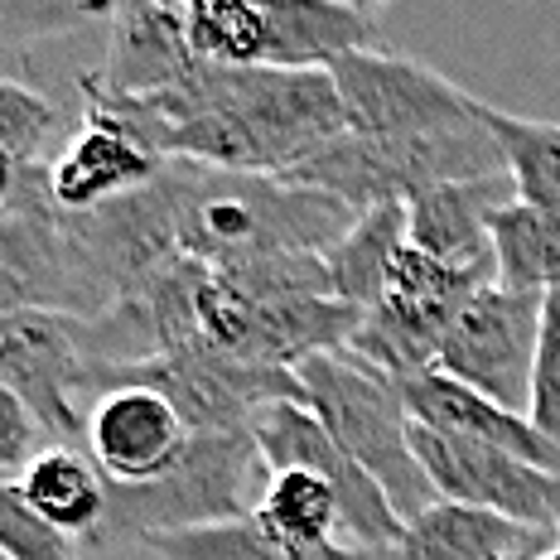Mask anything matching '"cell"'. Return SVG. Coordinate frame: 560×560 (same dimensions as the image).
Returning a JSON list of instances; mask_svg holds the SVG:
<instances>
[{"mask_svg": "<svg viewBox=\"0 0 560 560\" xmlns=\"http://www.w3.org/2000/svg\"><path fill=\"white\" fill-rule=\"evenodd\" d=\"M10 310H58L78 319L112 310L73 213L49 198L44 165H30L20 189L0 203V314Z\"/></svg>", "mask_w": 560, "mask_h": 560, "instance_id": "obj_4", "label": "cell"}, {"mask_svg": "<svg viewBox=\"0 0 560 560\" xmlns=\"http://www.w3.org/2000/svg\"><path fill=\"white\" fill-rule=\"evenodd\" d=\"M493 271H474V266H450L435 256L416 252L411 242L396 256L387 285H382L377 305L363 310L353 334V353L368 358L372 368L392 372L396 382L416 377V372L435 368V353L445 343L454 314L474 290L493 285Z\"/></svg>", "mask_w": 560, "mask_h": 560, "instance_id": "obj_5", "label": "cell"}, {"mask_svg": "<svg viewBox=\"0 0 560 560\" xmlns=\"http://www.w3.org/2000/svg\"><path fill=\"white\" fill-rule=\"evenodd\" d=\"M300 382V396L324 430L353 454L372 474V483L387 493L392 512L401 527L420 508L435 503V488L420 474L411 450V411L401 401V382L392 372L372 368L353 348H334V353H314L305 363L290 368Z\"/></svg>", "mask_w": 560, "mask_h": 560, "instance_id": "obj_2", "label": "cell"}, {"mask_svg": "<svg viewBox=\"0 0 560 560\" xmlns=\"http://www.w3.org/2000/svg\"><path fill=\"white\" fill-rule=\"evenodd\" d=\"M116 382L160 392L194 435H223V430H252V420L276 401H305L295 372L285 368H252L203 343L165 348L155 358H140L126 368L92 372L88 392H107Z\"/></svg>", "mask_w": 560, "mask_h": 560, "instance_id": "obj_6", "label": "cell"}, {"mask_svg": "<svg viewBox=\"0 0 560 560\" xmlns=\"http://www.w3.org/2000/svg\"><path fill=\"white\" fill-rule=\"evenodd\" d=\"M194 430L160 392L116 382L97 392L83 416V450L112 488H140L165 478L184 459Z\"/></svg>", "mask_w": 560, "mask_h": 560, "instance_id": "obj_12", "label": "cell"}, {"mask_svg": "<svg viewBox=\"0 0 560 560\" xmlns=\"http://www.w3.org/2000/svg\"><path fill=\"white\" fill-rule=\"evenodd\" d=\"M25 170H30V165H20V160L10 155V150H0V203H5V198L20 189V179H25Z\"/></svg>", "mask_w": 560, "mask_h": 560, "instance_id": "obj_30", "label": "cell"}, {"mask_svg": "<svg viewBox=\"0 0 560 560\" xmlns=\"http://www.w3.org/2000/svg\"><path fill=\"white\" fill-rule=\"evenodd\" d=\"M401 401H406V411H411L416 425L478 440V445H498V450L522 454V459H532V464H541V469L560 474V450L532 425L527 416H517V411H508V406L488 401V396H478L474 387L445 377V372L430 368V372L406 377L401 382Z\"/></svg>", "mask_w": 560, "mask_h": 560, "instance_id": "obj_15", "label": "cell"}, {"mask_svg": "<svg viewBox=\"0 0 560 560\" xmlns=\"http://www.w3.org/2000/svg\"><path fill=\"white\" fill-rule=\"evenodd\" d=\"M266 68H329L353 49H382L377 20L348 0H256Z\"/></svg>", "mask_w": 560, "mask_h": 560, "instance_id": "obj_16", "label": "cell"}, {"mask_svg": "<svg viewBox=\"0 0 560 560\" xmlns=\"http://www.w3.org/2000/svg\"><path fill=\"white\" fill-rule=\"evenodd\" d=\"M508 203H517L508 174H488V179H459L425 189L406 203V242L416 252L435 256L450 266H474V271H493V223Z\"/></svg>", "mask_w": 560, "mask_h": 560, "instance_id": "obj_14", "label": "cell"}, {"mask_svg": "<svg viewBox=\"0 0 560 560\" xmlns=\"http://www.w3.org/2000/svg\"><path fill=\"white\" fill-rule=\"evenodd\" d=\"M88 20H97L88 0H0V44L25 49V44L83 30Z\"/></svg>", "mask_w": 560, "mask_h": 560, "instance_id": "obj_28", "label": "cell"}, {"mask_svg": "<svg viewBox=\"0 0 560 560\" xmlns=\"http://www.w3.org/2000/svg\"><path fill=\"white\" fill-rule=\"evenodd\" d=\"M20 498L39 512L49 527L78 541H97L102 522H107L112 488L102 469L88 459V450L78 445H44L15 478Z\"/></svg>", "mask_w": 560, "mask_h": 560, "instance_id": "obj_19", "label": "cell"}, {"mask_svg": "<svg viewBox=\"0 0 560 560\" xmlns=\"http://www.w3.org/2000/svg\"><path fill=\"white\" fill-rule=\"evenodd\" d=\"M112 54L97 68V83L107 92H155L194 73L198 54L184 34V15L165 10L160 0H116Z\"/></svg>", "mask_w": 560, "mask_h": 560, "instance_id": "obj_17", "label": "cell"}, {"mask_svg": "<svg viewBox=\"0 0 560 560\" xmlns=\"http://www.w3.org/2000/svg\"><path fill=\"white\" fill-rule=\"evenodd\" d=\"M498 285L551 295L560 290V218L536 213L527 203H508L493 223Z\"/></svg>", "mask_w": 560, "mask_h": 560, "instance_id": "obj_24", "label": "cell"}, {"mask_svg": "<svg viewBox=\"0 0 560 560\" xmlns=\"http://www.w3.org/2000/svg\"><path fill=\"white\" fill-rule=\"evenodd\" d=\"M92 10H97V15H107V10H116V0H88Z\"/></svg>", "mask_w": 560, "mask_h": 560, "instance_id": "obj_33", "label": "cell"}, {"mask_svg": "<svg viewBox=\"0 0 560 560\" xmlns=\"http://www.w3.org/2000/svg\"><path fill=\"white\" fill-rule=\"evenodd\" d=\"M527 420L560 450V290L541 295V334H536Z\"/></svg>", "mask_w": 560, "mask_h": 560, "instance_id": "obj_27", "label": "cell"}, {"mask_svg": "<svg viewBox=\"0 0 560 560\" xmlns=\"http://www.w3.org/2000/svg\"><path fill=\"white\" fill-rule=\"evenodd\" d=\"M348 5H358L363 15H377V10H382V5H392V0H348Z\"/></svg>", "mask_w": 560, "mask_h": 560, "instance_id": "obj_32", "label": "cell"}, {"mask_svg": "<svg viewBox=\"0 0 560 560\" xmlns=\"http://www.w3.org/2000/svg\"><path fill=\"white\" fill-rule=\"evenodd\" d=\"M155 560H382L363 546H329V551H295V546L276 541L256 517H228L208 522V527H184V532H155L145 536Z\"/></svg>", "mask_w": 560, "mask_h": 560, "instance_id": "obj_22", "label": "cell"}, {"mask_svg": "<svg viewBox=\"0 0 560 560\" xmlns=\"http://www.w3.org/2000/svg\"><path fill=\"white\" fill-rule=\"evenodd\" d=\"M39 440H44L39 416L30 411L25 396L0 382V469H25L34 454L44 450Z\"/></svg>", "mask_w": 560, "mask_h": 560, "instance_id": "obj_29", "label": "cell"}, {"mask_svg": "<svg viewBox=\"0 0 560 560\" xmlns=\"http://www.w3.org/2000/svg\"><path fill=\"white\" fill-rule=\"evenodd\" d=\"M401 247H406V203L363 208V213L343 228V237L324 252L329 290L353 310L377 305V295H382V285H387Z\"/></svg>", "mask_w": 560, "mask_h": 560, "instance_id": "obj_20", "label": "cell"}, {"mask_svg": "<svg viewBox=\"0 0 560 560\" xmlns=\"http://www.w3.org/2000/svg\"><path fill=\"white\" fill-rule=\"evenodd\" d=\"M343 102V126L353 136H435L478 121L483 97L450 83L420 58L382 49H353L329 63Z\"/></svg>", "mask_w": 560, "mask_h": 560, "instance_id": "obj_7", "label": "cell"}, {"mask_svg": "<svg viewBox=\"0 0 560 560\" xmlns=\"http://www.w3.org/2000/svg\"><path fill=\"white\" fill-rule=\"evenodd\" d=\"M266 469L252 430H223V435H194L184 459L165 478L140 488H112L107 522L92 546H140L155 532L208 527V522L252 517L261 503Z\"/></svg>", "mask_w": 560, "mask_h": 560, "instance_id": "obj_3", "label": "cell"}, {"mask_svg": "<svg viewBox=\"0 0 560 560\" xmlns=\"http://www.w3.org/2000/svg\"><path fill=\"white\" fill-rule=\"evenodd\" d=\"M536 541H546V532L517 527V522L483 512V508L435 498V503L420 508L406 522L382 560H508Z\"/></svg>", "mask_w": 560, "mask_h": 560, "instance_id": "obj_18", "label": "cell"}, {"mask_svg": "<svg viewBox=\"0 0 560 560\" xmlns=\"http://www.w3.org/2000/svg\"><path fill=\"white\" fill-rule=\"evenodd\" d=\"M488 174H508L503 145L488 131L483 107L478 121L454 126L435 136H334L305 155L295 170L280 174V184L295 189L329 194L343 208L363 213L377 203H411L416 194L440 189V184L459 179H488Z\"/></svg>", "mask_w": 560, "mask_h": 560, "instance_id": "obj_1", "label": "cell"}, {"mask_svg": "<svg viewBox=\"0 0 560 560\" xmlns=\"http://www.w3.org/2000/svg\"><path fill=\"white\" fill-rule=\"evenodd\" d=\"M551 546H556V536H546V541H536V546H527V551H517V556H508V560H541Z\"/></svg>", "mask_w": 560, "mask_h": 560, "instance_id": "obj_31", "label": "cell"}, {"mask_svg": "<svg viewBox=\"0 0 560 560\" xmlns=\"http://www.w3.org/2000/svg\"><path fill=\"white\" fill-rule=\"evenodd\" d=\"M88 334L78 314L58 310H10L0 314V382L30 401L54 445L83 440L88 396Z\"/></svg>", "mask_w": 560, "mask_h": 560, "instance_id": "obj_10", "label": "cell"}, {"mask_svg": "<svg viewBox=\"0 0 560 560\" xmlns=\"http://www.w3.org/2000/svg\"><path fill=\"white\" fill-rule=\"evenodd\" d=\"M0 556L5 560H78L73 536L49 527V522L20 498L15 478H0Z\"/></svg>", "mask_w": 560, "mask_h": 560, "instance_id": "obj_26", "label": "cell"}, {"mask_svg": "<svg viewBox=\"0 0 560 560\" xmlns=\"http://www.w3.org/2000/svg\"><path fill=\"white\" fill-rule=\"evenodd\" d=\"M276 541L295 546V551H329L348 546L343 503L338 488L314 469H271L261 488V503L252 512Z\"/></svg>", "mask_w": 560, "mask_h": 560, "instance_id": "obj_21", "label": "cell"}, {"mask_svg": "<svg viewBox=\"0 0 560 560\" xmlns=\"http://www.w3.org/2000/svg\"><path fill=\"white\" fill-rule=\"evenodd\" d=\"M0 560H5V556H0Z\"/></svg>", "mask_w": 560, "mask_h": 560, "instance_id": "obj_35", "label": "cell"}, {"mask_svg": "<svg viewBox=\"0 0 560 560\" xmlns=\"http://www.w3.org/2000/svg\"><path fill=\"white\" fill-rule=\"evenodd\" d=\"M541 560H560V541H556V546H551V551H546Z\"/></svg>", "mask_w": 560, "mask_h": 560, "instance_id": "obj_34", "label": "cell"}, {"mask_svg": "<svg viewBox=\"0 0 560 560\" xmlns=\"http://www.w3.org/2000/svg\"><path fill=\"white\" fill-rule=\"evenodd\" d=\"M536 334H541V295L508 285H483L454 314L445 343L435 353V372L474 387L488 401L527 416Z\"/></svg>", "mask_w": 560, "mask_h": 560, "instance_id": "obj_8", "label": "cell"}, {"mask_svg": "<svg viewBox=\"0 0 560 560\" xmlns=\"http://www.w3.org/2000/svg\"><path fill=\"white\" fill-rule=\"evenodd\" d=\"M160 170H165V160L150 155L140 140L83 116L78 131L44 160V184H49V198L63 213H97L116 198L155 184Z\"/></svg>", "mask_w": 560, "mask_h": 560, "instance_id": "obj_13", "label": "cell"}, {"mask_svg": "<svg viewBox=\"0 0 560 560\" xmlns=\"http://www.w3.org/2000/svg\"><path fill=\"white\" fill-rule=\"evenodd\" d=\"M58 136V107L44 92H34L15 78H0V150L20 165H39L44 145Z\"/></svg>", "mask_w": 560, "mask_h": 560, "instance_id": "obj_25", "label": "cell"}, {"mask_svg": "<svg viewBox=\"0 0 560 560\" xmlns=\"http://www.w3.org/2000/svg\"><path fill=\"white\" fill-rule=\"evenodd\" d=\"M411 450L435 498L464 508H483L517 527L560 536V474L508 454L498 445H478L464 435H445L411 420Z\"/></svg>", "mask_w": 560, "mask_h": 560, "instance_id": "obj_9", "label": "cell"}, {"mask_svg": "<svg viewBox=\"0 0 560 560\" xmlns=\"http://www.w3.org/2000/svg\"><path fill=\"white\" fill-rule=\"evenodd\" d=\"M483 121L498 136V145H503L517 203L560 218V121L512 116V112H498L493 102H483Z\"/></svg>", "mask_w": 560, "mask_h": 560, "instance_id": "obj_23", "label": "cell"}, {"mask_svg": "<svg viewBox=\"0 0 560 560\" xmlns=\"http://www.w3.org/2000/svg\"><path fill=\"white\" fill-rule=\"evenodd\" d=\"M252 440L261 450L266 469H314L338 488L343 503L348 541L363 551L387 556V546L401 536V517L392 512L387 493L372 483V474L324 430V420L305 401H276L252 420Z\"/></svg>", "mask_w": 560, "mask_h": 560, "instance_id": "obj_11", "label": "cell"}]
</instances>
